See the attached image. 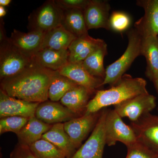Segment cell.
<instances>
[{
	"label": "cell",
	"instance_id": "cell-1",
	"mask_svg": "<svg viewBox=\"0 0 158 158\" xmlns=\"http://www.w3.org/2000/svg\"><path fill=\"white\" fill-rule=\"evenodd\" d=\"M57 72L34 63L16 76L1 81V89L12 97L31 102H43L48 100L49 88Z\"/></svg>",
	"mask_w": 158,
	"mask_h": 158
},
{
	"label": "cell",
	"instance_id": "cell-2",
	"mask_svg": "<svg viewBox=\"0 0 158 158\" xmlns=\"http://www.w3.org/2000/svg\"><path fill=\"white\" fill-rule=\"evenodd\" d=\"M144 79L125 74L117 84L109 89L97 90L89 101L85 113H97L109 106H115L134 97L148 93Z\"/></svg>",
	"mask_w": 158,
	"mask_h": 158
},
{
	"label": "cell",
	"instance_id": "cell-3",
	"mask_svg": "<svg viewBox=\"0 0 158 158\" xmlns=\"http://www.w3.org/2000/svg\"><path fill=\"white\" fill-rule=\"evenodd\" d=\"M128 43L124 53L106 69V76L102 86L116 85L130 68L135 59L141 55L143 37L135 28L127 32Z\"/></svg>",
	"mask_w": 158,
	"mask_h": 158
},
{
	"label": "cell",
	"instance_id": "cell-4",
	"mask_svg": "<svg viewBox=\"0 0 158 158\" xmlns=\"http://www.w3.org/2000/svg\"><path fill=\"white\" fill-rule=\"evenodd\" d=\"M34 63L33 58L24 53L14 45L9 37L1 42V81L16 76Z\"/></svg>",
	"mask_w": 158,
	"mask_h": 158
},
{
	"label": "cell",
	"instance_id": "cell-5",
	"mask_svg": "<svg viewBox=\"0 0 158 158\" xmlns=\"http://www.w3.org/2000/svg\"><path fill=\"white\" fill-rule=\"evenodd\" d=\"M63 10L55 1H48L34 10L29 16V31L46 33L62 25Z\"/></svg>",
	"mask_w": 158,
	"mask_h": 158
},
{
	"label": "cell",
	"instance_id": "cell-6",
	"mask_svg": "<svg viewBox=\"0 0 158 158\" xmlns=\"http://www.w3.org/2000/svg\"><path fill=\"white\" fill-rule=\"evenodd\" d=\"M108 109L102 110L89 138L70 158H102L106 144V120Z\"/></svg>",
	"mask_w": 158,
	"mask_h": 158
},
{
	"label": "cell",
	"instance_id": "cell-7",
	"mask_svg": "<svg viewBox=\"0 0 158 158\" xmlns=\"http://www.w3.org/2000/svg\"><path fill=\"white\" fill-rule=\"evenodd\" d=\"M106 144L113 146L117 141L127 147L138 141L135 134L130 126L123 122L115 110H108L106 120Z\"/></svg>",
	"mask_w": 158,
	"mask_h": 158
},
{
	"label": "cell",
	"instance_id": "cell-8",
	"mask_svg": "<svg viewBox=\"0 0 158 158\" xmlns=\"http://www.w3.org/2000/svg\"><path fill=\"white\" fill-rule=\"evenodd\" d=\"M156 107V98L149 93L129 99L114 106V110L121 117H127L131 122L150 113Z\"/></svg>",
	"mask_w": 158,
	"mask_h": 158
},
{
	"label": "cell",
	"instance_id": "cell-9",
	"mask_svg": "<svg viewBox=\"0 0 158 158\" xmlns=\"http://www.w3.org/2000/svg\"><path fill=\"white\" fill-rule=\"evenodd\" d=\"M102 110L97 113L87 114L64 123V129L75 147H81L82 141L97 123Z\"/></svg>",
	"mask_w": 158,
	"mask_h": 158
},
{
	"label": "cell",
	"instance_id": "cell-10",
	"mask_svg": "<svg viewBox=\"0 0 158 158\" xmlns=\"http://www.w3.org/2000/svg\"><path fill=\"white\" fill-rule=\"evenodd\" d=\"M130 126L138 141L158 152V116L148 113Z\"/></svg>",
	"mask_w": 158,
	"mask_h": 158
},
{
	"label": "cell",
	"instance_id": "cell-11",
	"mask_svg": "<svg viewBox=\"0 0 158 158\" xmlns=\"http://www.w3.org/2000/svg\"><path fill=\"white\" fill-rule=\"evenodd\" d=\"M39 104L9 96L2 90H0L1 118L13 116L31 118L35 116Z\"/></svg>",
	"mask_w": 158,
	"mask_h": 158
},
{
	"label": "cell",
	"instance_id": "cell-12",
	"mask_svg": "<svg viewBox=\"0 0 158 158\" xmlns=\"http://www.w3.org/2000/svg\"><path fill=\"white\" fill-rule=\"evenodd\" d=\"M111 7L107 1L89 0L84 10V17L88 30L104 28L110 30V11Z\"/></svg>",
	"mask_w": 158,
	"mask_h": 158
},
{
	"label": "cell",
	"instance_id": "cell-13",
	"mask_svg": "<svg viewBox=\"0 0 158 158\" xmlns=\"http://www.w3.org/2000/svg\"><path fill=\"white\" fill-rule=\"evenodd\" d=\"M61 75L66 77L78 85L87 88L93 93L102 87L103 80L90 75L81 62H68L64 67L57 71Z\"/></svg>",
	"mask_w": 158,
	"mask_h": 158
},
{
	"label": "cell",
	"instance_id": "cell-14",
	"mask_svg": "<svg viewBox=\"0 0 158 158\" xmlns=\"http://www.w3.org/2000/svg\"><path fill=\"white\" fill-rule=\"evenodd\" d=\"M136 4L143 8L144 14L135 23V28L143 37H158V0H138Z\"/></svg>",
	"mask_w": 158,
	"mask_h": 158
},
{
	"label": "cell",
	"instance_id": "cell-15",
	"mask_svg": "<svg viewBox=\"0 0 158 158\" xmlns=\"http://www.w3.org/2000/svg\"><path fill=\"white\" fill-rule=\"evenodd\" d=\"M35 116L43 122L50 125L63 123L78 117L62 104L48 101L39 104Z\"/></svg>",
	"mask_w": 158,
	"mask_h": 158
},
{
	"label": "cell",
	"instance_id": "cell-16",
	"mask_svg": "<svg viewBox=\"0 0 158 158\" xmlns=\"http://www.w3.org/2000/svg\"><path fill=\"white\" fill-rule=\"evenodd\" d=\"M45 34V33L39 31L25 33L14 30L9 39L24 53L33 58L41 49Z\"/></svg>",
	"mask_w": 158,
	"mask_h": 158
},
{
	"label": "cell",
	"instance_id": "cell-17",
	"mask_svg": "<svg viewBox=\"0 0 158 158\" xmlns=\"http://www.w3.org/2000/svg\"><path fill=\"white\" fill-rule=\"evenodd\" d=\"M104 42L103 40L93 38L88 34L77 37L68 48L69 62H83Z\"/></svg>",
	"mask_w": 158,
	"mask_h": 158
},
{
	"label": "cell",
	"instance_id": "cell-18",
	"mask_svg": "<svg viewBox=\"0 0 158 158\" xmlns=\"http://www.w3.org/2000/svg\"><path fill=\"white\" fill-rule=\"evenodd\" d=\"M68 50L44 48L40 50L33 57L35 64L47 69L57 71L69 62Z\"/></svg>",
	"mask_w": 158,
	"mask_h": 158
},
{
	"label": "cell",
	"instance_id": "cell-19",
	"mask_svg": "<svg viewBox=\"0 0 158 158\" xmlns=\"http://www.w3.org/2000/svg\"><path fill=\"white\" fill-rule=\"evenodd\" d=\"M93 94L87 88L78 85L65 94L60 103L79 117L85 113L90 95Z\"/></svg>",
	"mask_w": 158,
	"mask_h": 158
},
{
	"label": "cell",
	"instance_id": "cell-20",
	"mask_svg": "<svg viewBox=\"0 0 158 158\" xmlns=\"http://www.w3.org/2000/svg\"><path fill=\"white\" fill-rule=\"evenodd\" d=\"M141 55L146 59V76L154 82L158 74V36L143 37Z\"/></svg>",
	"mask_w": 158,
	"mask_h": 158
},
{
	"label": "cell",
	"instance_id": "cell-21",
	"mask_svg": "<svg viewBox=\"0 0 158 158\" xmlns=\"http://www.w3.org/2000/svg\"><path fill=\"white\" fill-rule=\"evenodd\" d=\"M41 138L55 145L65 154L67 158H70L75 152L76 148L65 132L64 123L52 125V127L42 136Z\"/></svg>",
	"mask_w": 158,
	"mask_h": 158
},
{
	"label": "cell",
	"instance_id": "cell-22",
	"mask_svg": "<svg viewBox=\"0 0 158 158\" xmlns=\"http://www.w3.org/2000/svg\"><path fill=\"white\" fill-rule=\"evenodd\" d=\"M52 126L41 121L35 116L31 117L17 135L19 143L30 146L41 139Z\"/></svg>",
	"mask_w": 158,
	"mask_h": 158
},
{
	"label": "cell",
	"instance_id": "cell-23",
	"mask_svg": "<svg viewBox=\"0 0 158 158\" xmlns=\"http://www.w3.org/2000/svg\"><path fill=\"white\" fill-rule=\"evenodd\" d=\"M77 37L62 25L45 33L41 49L44 48L61 50H68Z\"/></svg>",
	"mask_w": 158,
	"mask_h": 158
},
{
	"label": "cell",
	"instance_id": "cell-24",
	"mask_svg": "<svg viewBox=\"0 0 158 158\" xmlns=\"http://www.w3.org/2000/svg\"><path fill=\"white\" fill-rule=\"evenodd\" d=\"M62 25L77 38L88 34L84 11L81 9L63 10Z\"/></svg>",
	"mask_w": 158,
	"mask_h": 158
},
{
	"label": "cell",
	"instance_id": "cell-25",
	"mask_svg": "<svg viewBox=\"0 0 158 158\" xmlns=\"http://www.w3.org/2000/svg\"><path fill=\"white\" fill-rule=\"evenodd\" d=\"M107 53V45L105 42L82 62V65L90 75L104 80L106 76L104 59Z\"/></svg>",
	"mask_w": 158,
	"mask_h": 158
},
{
	"label": "cell",
	"instance_id": "cell-26",
	"mask_svg": "<svg viewBox=\"0 0 158 158\" xmlns=\"http://www.w3.org/2000/svg\"><path fill=\"white\" fill-rule=\"evenodd\" d=\"M78 85L66 77L59 74L57 71L49 88L48 98L51 101H59L68 91Z\"/></svg>",
	"mask_w": 158,
	"mask_h": 158
},
{
	"label": "cell",
	"instance_id": "cell-27",
	"mask_svg": "<svg viewBox=\"0 0 158 158\" xmlns=\"http://www.w3.org/2000/svg\"><path fill=\"white\" fill-rule=\"evenodd\" d=\"M28 146L36 158H67L55 145L42 138Z\"/></svg>",
	"mask_w": 158,
	"mask_h": 158
},
{
	"label": "cell",
	"instance_id": "cell-28",
	"mask_svg": "<svg viewBox=\"0 0 158 158\" xmlns=\"http://www.w3.org/2000/svg\"><path fill=\"white\" fill-rule=\"evenodd\" d=\"M29 118L21 116H13L1 118L0 134L11 132L16 135L28 121Z\"/></svg>",
	"mask_w": 158,
	"mask_h": 158
},
{
	"label": "cell",
	"instance_id": "cell-29",
	"mask_svg": "<svg viewBox=\"0 0 158 158\" xmlns=\"http://www.w3.org/2000/svg\"><path fill=\"white\" fill-rule=\"evenodd\" d=\"M127 148L126 158H158V152L138 140Z\"/></svg>",
	"mask_w": 158,
	"mask_h": 158
},
{
	"label": "cell",
	"instance_id": "cell-30",
	"mask_svg": "<svg viewBox=\"0 0 158 158\" xmlns=\"http://www.w3.org/2000/svg\"><path fill=\"white\" fill-rule=\"evenodd\" d=\"M131 24V17L123 11H113L110 16V30L121 33L127 30Z\"/></svg>",
	"mask_w": 158,
	"mask_h": 158
},
{
	"label": "cell",
	"instance_id": "cell-31",
	"mask_svg": "<svg viewBox=\"0 0 158 158\" xmlns=\"http://www.w3.org/2000/svg\"><path fill=\"white\" fill-rule=\"evenodd\" d=\"M56 2L62 9H81L84 11L89 0H56Z\"/></svg>",
	"mask_w": 158,
	"mask_h": 158
},
{
	"label": "cell",
	"instance_id": "cell-32",
	"mask_svg": "<svg viewBox=\"0 0 158 158\" xmlns=\"http://www.w3.org/2000/svg\"><path fill=\"white\" fill-rule=\"evenodd\" d=\"M10 158H36L28 146L18 144L10 154Z\"/></svg>",
	"mask_w": 158,
	"mask_h": 158
},
{
	"label": "cell",
	"instance_id": "cell-33",
	"mask_svg": "<svg viewBox=\"0 0 158 158\" xmlns=\"http://www.w3.org/2000/svg\"><path fill=\"white\" fill-rule=\"evenodd\" d=\"M7 13V11L4 6H0V17L2 18L5 16Z\"/></svg>",
	"mask_w": 158,
	"mask_h": 158
},
{
	"label": "cell",
	"instance_id": "cell-34",
	"mask_svg": "<svg viewBox=\"0 0 158 158\" xmlns=\"http://www.w3.org/2000/svg\"><path fill=\"white\" fill-rule=\"evenodd\" d=\"M11 0H1L0 6H8L11 2Z\"/></svg>",
	"mask_w": 158,
	"mask_h": 158
},
{
	"label": "cell",
	"instance_id": "cell-35",
	"mask_svg": "<svg viewBox=\"0 0 158 158\" xmlns=\"http://www.w3.org/2000/svg\"><path fill=\"white\" fill-rule=\"evenodd\" d=\"M153 83L155 88L158 94V74L155 80L153 82Z\"/></svg>",
	"mask_w": 158,
	"mask_h": 158
}]
</instances>
